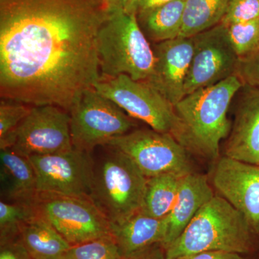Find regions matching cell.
<instances>
[{
	"instance_id": "cell-7",
	"label": "cell",
	"mask_w": 259,
	"mask_h": 259,
	"mask_svg": "<svg viewBox=\"0 0 259 259\" xmlns=\"http://www.w3.org/2000/svg\"><path fill=\"white\" fill-rule=\"evenodd\" d=\"M94 88L134 119L158 132L171 134L178 141L180 120L175 106L156 89L125 74L100 79Z\"/></svg>"
},
{
	"instance_id": "cell-19",
	"label": "cell",
	"mask_w": 259,
	"mask_h": 259,
	"mask_svg": "<svg viewBox=\"0 0 259 259\" xmlns=\"http://www.w3.org/2000/svg\"><path fill=\"white\" fill-rule=\"evenodd\" d=\"M185 0H176L136 13L138 23L151 44L180 37L183 21Z\"/></svg>"
},
{
	"instance_id": "cell-33",
	"label": "cell",
	"mask_w": 259,
	"mask_h": 259,
	"mask_svg": "<svg viewBox=\"0 0 259 259\" xmlns=\"http://www.w3.org/2000/svg\"><path fill=\"white\" fill-rule=\"evenodd\" d=\"M110 13L117 10L129 12L133 0H103Z\"/></svg>"
},
{
	"instance_id": "cell-6",
	"label": "cell",
	"mask_w": 259,
	"mask_h": 259,
	"mask_svg": "<svg viewBox=\"0 0 259 259\" xmlns=\"http://www.w3.org/2000/svg\"><path fill=\"white\" fill-rule=\"evenodd\" d=\"M69 115L73 147L87 152L105 146L136 126L134 118L94 88L83 92Z\"/></svg>"
},
{
	"instance_id": "cell-3",
	"label": "cell",
	"mask_w": 259,
	"mask_h": 259,
	"mask_svg": "<svg viewBox=\"0 0 259 259\" xmlns=\"http://www.w3.org/2000/svg\"><path fill=\"white\" fill-rule=\"evenodd\" d=\"M242 87L240 79L232 76L186 95L174 105L181 125L179 142L188 151L218 159L221 141L231 129L228 110Z\"/></svg>"
},
{
	"instance_id": "cell-25",
	"label": "cell",
	"mask_w": 259,
	"mask_h": 259,
	"mask_svg": "<svg viewBox=\"0 0 259 259\" xmlns=\"http://www.w3.org/2000/svg\"><path fill=\"white\" fill-rule=\"evenodd\" d=\"M63 259H124L112 236L71 245Z\"/></svg>"
},
{
	"instance_id": "cell-27",
	"label": "cell",
	"mask_w": 259,
	"mask_h": 259,
	"mask_svg": "<svg viewBox=\"0 0 259 259\" xmlns=\"http://www.w3.org/2000/svg\"><path fill=\"white\" fill-rule=\"evenodd\" d=\"M259 18V0H229L221 23L225 26Z\"/></svg>"
},
{
	"instance_id": "cell-14",
	"label": "cell",
	"mask_w": 259,
	"mask_h": 259,
	"mask_svg": "<svg viewBox=\"0 0 259 259\" xmlns=\"http://www.w3.org/2000/svg\"><path fill=\"white\" fill-rule=\"evenodd\" d=\"M151 45L154 66L145 82L175 105L185 97V80L193 54L192 37H178Z\"/></svg>"
},
{
	"instance_id": "cell-4",
	"label": "cell",
	"mask_w": 259,
	"mask_h": 259,
	"mask_svg": "<svg viewBox=\"0 0 259 259\" xmlns=\"http://www.w3.org/2000/svg\"><path fill=\"white\" fill-rule=\"evenodd\" d=\"M93 155L90 200L110 224H118L141 210L147 178L134 161L113 146Z\"/></svg>"
},
{
	"instance_id": "cell-22",
	"label": "cell",
	"mask_w": 259,
	"mask_h": 259,
	"mask_svg": "<svg viewBox=\"0 0 259 259\" xmlns=\"http://www.w3.org/2000/svg\"><path fill=\"white\" fill-rule=\"evenodd\" d=\"M229 0H185L180 37H193L221 23Z\"/></svg>"
},
{
	"instance_id": "cell-17",
	"label": "cell",
	"mask_w": 259,
	"mask_h": 259,
	"mask_svg": "<svg viewBox=\"0 0 259 259\" xmlns=\"http://www.w3.org/2000/svg\"><path fill=\"white\" fill-rule=\"evenodd\" d=\"M111 236L123 258L160 243L166 231V218L158 219L139 211L118 224H110Z\"/></svg>"
},
{
	"instance_id": "cell-1",
	"label": "cell",
	"mask_w": 259,
	"mask_h": 259,
	"mask_svg": "<svg viewBox=\"0 0 259 259\" xmlns=\"http://www.w3.org/2000/svg\"><path fill=\"white\" fill-rule=\"evenodd\" d=\"M103 0H0V95L69 113L100 80Z\"/></svg>"
},
{
	"instance_id": "cell-18",
	"label": "cell",
	"mask_w": 259,
	"mask_h": 259,
	"mask_svg": "<svg viewBox=\"0 0 259 259\" xmlns=\"http://www.w3.org/2000/svg\"><path fill=\"white\" fill-rule=\"evenodd\" d=\"M2 200L33 203L37 194L36 176L28 158L11 148L0 149Z\"/></svg>"
},
{
	"instance_id": "cell-26",
	"label": "cell",
	"mask_w": 259,
	"mask_h": 259,
	"mask_svg": "<svg viewBox=\"0 0 259 259\" xmlns=\"http://www.w3.org/2000/svg\"><path fill=\"white\" fill-rule=\"evenodd\" d=\"M228 37L238 58L259 47V18L226 26Z\"/></svg>"
},
{
	"instance_id": "cell-12",
	"label": "cell",
	"mask_w": 259,
	"mask_h": 259,
	"mask_svg": "<svg viewBox=\"0 0 259 259\" xmlns=\"http://www.w3.org/2000/svg\"><path fill=\"white\" fill-rule=\"evenodd\" d=\"M70 115L55 105L31 107L15 131L12 150L29 158L72 149Z\"/></svg>"
},
{
	"instance_id": "cell-15",
	"label": "cell",
	"mask_w": 259,
	"mask_h": 259,
	"mask_svg": "<svg viewBox=\"0 0 259 259\" xmlns=\"http://www.w3.org/2000/svg\"><path fill=\"white\" fill-rule=\"evenodd\" d=\"M225 156L259 166V89L243 85Z\"/></svg>"
},
{
	"instance_id": "cell-8",
	"label": "cell",
	"mask_w": 259,
	"mask_h": 259,
	"mask_svg": "<svg viewBox=\"0 0 259 259\" xmlns=\"http://www.w3.org/2000/svg\"><path fill=\"white\" fill-rule=\"evenodd\" d=\"M107 145L127 155L146 178L163 174L184 177L194 172L188 150L171 134L134 130Z\"/></svg>"
},
{
	"instance_id": "cell-31",
	"label": "cell",
	"mask_w": 259,
	"mask_h": 259,
	"mask_svg": "<svg viewBox=\"0 0 259 259\" xmlns=\"http://www.w3.org/2000/svg\"><path fill=\"white\" fill-rule=\"evenodd\" d=\"M124 259H166V252L162 245L158 243Z\"/></svg>"
},
{
	"instance_id": "cell-23",
	"label": "cell",
	"mask_w": 259,
	"mask_h": 259,
	"mask_svg": "<svg viewBox=\"0 0 259 259\" xmlns=\"http://www.w3.org/2000/svg\"><path fill=\"white\" fill-rule=\"evenodd\" d=\"M37 215L33 203L0 202V243L20 236L21 227Z\"/></svg>"
},
{
	"instance_id": "cell-29",
	"label": "cell",
	"mask_w": 259,
	"mask_h": 259,
	"mask_svg": "<svg viewBox=\"0 0 259 259\" xmlns=\"http://www.w3.org/2000/svg\"><path fill=\"white\" fill-rule=\"evenodd\" d=\"M0 259H33L20 236L0 243Z\"/></svg>"
},
{
	"instance_id": "cell-20",
	"label": "cell",
	"mask_w": 259,
	"mask_h": 259,
	"mask_svg": "<svg viewBox=\"0 0 259 259\" xmlns=\"http://www.w3.org/2000/svg\"><path fill=\"white\" fill-rule=\"evenodd\" d=\"M20 237L33 259H63L71 246L38 214L21 227Z\"/></svg>"
},
{
	"instance_id": "cell-34",
	"label": "cell",
	"mask_w": 259,
	"mask_h": 259,
	"mask_svg": "<svg viewBox=\"0 0 259 259\" xmlns=\"http://www.w3.org/2000/svg\"><path fill=\"white\" fill-rule=\"evenodd\" d=\"M258 259H259V253H258Z\"/></svg>"
},
{
	"instance_id": "cell-5",
	"label": "cell",
	"mask_w": 259,
	"mask_h": 259,
	"mask_svg": "<svg viewBox=\"0 0 259 259\" xmlns=\"http://www.w3.org/2000/svg\"><path fill=\"white\" fill-rule=\"evenodd\" d=\"M100 79L125 74L146 81L153 72L152 45L140 28L136 14L112 12L97 35Z\"/></svg>"
},
{
	"instance_id": "cell-28",
	"label": "cell",
	"mask_w": 259,
	"mask_h": 259,
	"mask_svg": "<svg viewBox=\"0 0 259 259\" xmlns=\"http://www.w3.org/2000/svg\"><path fill=\"white\" fill-rule=\"evenodd\" d=\"M236 76L243 85L259 89V47L238 58Z\"/></svg>"
},
{
	"instance_id": "cell-21",
	"label": "cell",
	"mask_w": 259,
	"mask_h": 259,
	"mask_svg": "<svg viewBox=\"0 0 259 259\" xmlns=\"http://www.w3.org/2000/svg\"><path fill=\"white\" fill-rule=\"evenodd\" d=\"M182 177L173 174H163L147 178L140 211L158 219L168 216L176 202Z\"/></svg>"
},
{
	"instance_id": "cell-32",
	"label": "cell",
	"mask_w": 259,
	"mask_h": 259,
	"mask_svg": "<svg viewBox=\"0 0 259 259\" xmlns=\"http://www.w3.org/2000/svg\"><path fill=\"white\" fill-rule=\"evenodd\" d=\"M173 1H176V0H133L129 12L136 14L138 12L141 10L148 9V8Z\"/></svg>"
},
{
	"instance_id": "cell-9",
	"label": "cell",
	"mask_w": 259,
	"mask_h": 259,
	"mask_svg": "<svg viewBox=\"0 0 259 259\" xmlns=\"http://www.w3.org/2000/svg\"><path fill=\"white\" fill-rule=\"evenodd\" d=\"M34 206L71 245L111 236L110 223L90 199L38 193Z\"/></svg>"
},
{
	"instance_id": "cell-10",
	"label": "cell",
	"mask_w": 259,
	"mask_h": 259,
	"mask_svg": "<svg viewBox=\"0 0 259 259\" xmlns=\"http://www.w3.org/2000/svg\"><path fill=\"white\" fill-rule=\"evenodd\" d=\"M28 158L36 176L38 193L90 199L93 177L92 153L73 148Z\"/></svg>"
},
{
	"instance_id": "cell-13",
	"label": "cell",
	"mask_w": 259,
	"mask_h": 259,
	"mask_svg": "<svg viewBox=\"0 0 259 259\" xmlns=\"http://www.w3.org/2000/svg\"><path fill=\"white\" fill-rule=\"evenodd\" d=\"M212 183L259 235V166L223 156L213 168Z\"/></svg>"
},
{
	"instance_id": "cell-30",
	"label": "cell",
	"mask_w": 259,
	"mask_h": 259,
	"mask_svg": "<svg viewBox=\"0 0 259 259\" xmlns=\"http://www.w3.org/2000/svg\"><path fill=\"white\" fill-rule=\"evenodd\" d=\"M177 259H247L243 254L223 250H211L186 255Z\"/></svg>"
},
{
	"instance_id": "cell-11",
	"label": "cell",
	"mask_w": 259,
	"mask_h": 259,
	"mask_svg": "<svg viewBox=\"0 0 259 259\" xmlns=\"http://www.w3.org/2000/svg\"><path fill=\"white\" fill-rule=\"evenodd\" d=\"M192 37L193 54L185 80V96L236 76L238 62L222 23Z\"/></svg>"
},
{
	"instance_id": "cell-16",
	"label": "cell",
	"mask_w": 259,
	"mask_h": 259,
	"mask_svg": "<svg viewBox=\"0 0 259 259\" xmlns=\"http://www.w3.org/2000/svg\"><path fill=\"white\" fill-rule=\"evenodd\" d=\"M214 195L205 175L194 171L182 177L176 202L166 217V236L161 244L164 250L176 241L199 209Z\"/></svg>"
},
{
	"instance_id": "cell-24",
	"label": "cell",
	"mask_w": 259,
	"mask_h": 259,
	"mask_svg": "<svg viewBox=\"0 0 259 259\" xmlns=\"http://www.w3.org/2000/svg\"><path fill=\"white\" fill-rule=\"evenodd\" d=\"M31 107L8 99L0 102V149L10 148L15 131L28 115Z\"/></svg>"
},
{
	"instance_id": "cell-2",
	"label": "cell",
	"mask_w": 259,
	"mask_h": 259,
	"mask_svg": "<svg viewBox=\"0 0 259 259\" xmlns=\"http://www.w3.org/2000/svg\"><path fill=\"white\" fill-rule=\"evenodd\" d=\"M211 250L243 255L259 251V235L245 216L220 195L199 209L165 252L166 259H177Z\"/></svg>"
}]
</instances>
